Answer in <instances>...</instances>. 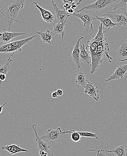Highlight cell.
Listing matches in <instances>:
<instances>
[{"label":"cell","instance_id":"cell-16","mask_svg":"<svg viewBox=\"0 0 127 156\" xmlns=\"http://www.w3.org/2000/svg\"><path fill=\"white\" fill-rule=\"evenodd\" d=\"M89 151H96V152H107V153H113L115 156H127V154L126 153L125 150V147L124 145H120L118 147H116L115 149L112 150H95V149H87V152Z\"/></svg>","mask_w":127,"mask_h":156},{"label":"cell","instance_id":"cell-24","mask_svg":"<svg viewBox=\"0 0 127 156\" xmlns=\"http://www.w3.org/2000/svg\"><path fill=\"white\" fill-rule=\"evenodd\" d=\"M12 62H13V60L9 57L4 65H2L0 64V74H7V73L10 69V64Z\"/></svg>","mask_w":127,"mask_h":156},{"label":"cell","instance_id":"cell-34","mask_svg":"<svg viewBox=\"0 0 127 156\" xmlns=\"http://www.w3.org/2000/svg\"><path fill=\"white\" fill-rule=\"evenodd\" d=\"M126 39H127V37H126Z\"/></svg>","mask_w":127,"mask_h":156},{"label":"cell","instance_id":"cell-5","mask_svg":"<svg viewBox=\"0 0 127 156\" xmlns=\"http://www.w3.org/2000/svg\"><path fill=\"white\" fill-rule=\"evenodd\" d=\"M91 12H83V13L75 14L74 13L72 15L73 16L78 18L83 23V26L88 34H90L91 32L93 33V22L96 20V17L92 16Z\"/></svg>","mask_w":127,"mask_h":156},{"label":"cell","instance_id":"cell-14","mask_svg":"<svg viewBox=\"0 0 127 156\" xmlns=\"http://www.w3.org/2000/svg\"><path fill=\"white\" fill-rule=\"evenodd\" d=\"M35 6L39 10L41 14L42 20L44 22L47 23H53L55 20V16L49 10H46L42 8L38 4L37 2H33Z\"/></svg>","mask_w":127,"mask_h":156},{"label":"cell","instance_id":"cell-9","mask_svg":"<svg viewBox=\"0 0 127 156\" xmlns=\"http://www.w3.org/2000/svg\"><path fill=\"white\" fill-rule=\"evenodd\" d=\"M50 2L52 4L53 9L56 13V17L58 23H63L67 19H68L69 17L71 16V15L67 13L65 9L62 10V9H60L56 5L54 1L52 0Z\"/></svg>","mask_w":127,"mask_h":156},{"label":"cell","instance_id":"cell-31","mask_svg":"<svg viewBox=\"0 0 127 156\" xmlns=\"http://www.w3.org/2000/svg\"><path fill=\"white\" fill-rule=\"evenodd\" d=\"M99 156H115L113 154H102V153H99Z\"/></svg>","mask_w":127,"mask_h":156},{"label":"cell","instance_id":"cell-12","mask_svg":"<svg viewBox=\"0 0 127 156\" xmlns=\"http://www.w3.org/2000/svg\"><path fill=\"white\" fill-rule=\"evenodd\" d=\"M83 39V37L81 36L78 40L77 41L75 45L73 48L72 52V54L71 55L72 59L76 64L77 68L78 69L81 67L80 59V41Z\"/></svg>","mask_w":127,"mask_h":156},{"label":"cell","instance_id":"cell-33","mask_svg":"<svg viewBox=\"0 0 127 156\" xmlns=\"http://www.w3.org/2000/svg\"><path fill=\"white\" fill-rule=\"evenodd\" d=\"M99 153H100V152L97 151V155H96V156H99Z\"/></svg>","mask_w":127,"mask_h":156},{"label":"cell","instance_id":"cell-32","mask_svg":"<svg viewBox=\"0 0 127 156\" xmlns=\"http://www.w3.org/2000/svg\"><path fill=\"white\" fill-rule=\"evenodd\" d=\"M52 96L53 98H57L58 95L57 94V93L56 92V91L52 93Z\"/></svg>","mask_w":127,"mask_h":156},{"label":"cell","instance_id":"cell-28","mask_svg":"<svg viewBox=\"0 0 127 156\" xmlns=\"http://www.w3.org/2000/svg\"><path fill=\"white\" fill-rule=\"evenodd\" d=\"M39 154L40 156H48V154L46 152L44 151H42V150L39 151Z\"/></svg>","mask_w":127,"mask_h":156},{"label":"cell","instance_id":"cell-23","mask_svg":"<svg viewBox=\"0 0 127 156\" xmlns=\"http://www.w3.org/2000/svg\"><path fill=\"white\" fill-rule=\"evenodd\" d=\"M115 4H113V10L114 11L121 10L123 11L124 10H127V0H121L117 1L115 2Z\"/></svg>","mask_w":127,"mask_h":156},{"label":"cell","instance_id":"cell-10","mask_svg":"<svg viewBox=\"0 0 127 156\" xmlns=\"http://www.w3.org/2000/svg\"><path fill=\"white\" fill-rule=\"evenodd\" d=\"M25 34V33L10 32L5 30V29H4L3 31L0 33V42L7 44L14 38L20 36L24 35Z\"/></svg>","mask_w":127,"mask_h":156},{"label":"cell","instance_id":"cell-27","mask_svg":"<svg viewBox=\"0 0 127 156\" xmlns=\"http://www.w3.org/2000/svg\"><path fill=\"white\" fill-rule=\"evenodd\" d=\"M6 78V75L5 74H0V89L2 88V83L5 81Z\"/></svg>","mask_w":127,"mask_h":156},{"label":"cell","instance_id":"cell-1","mask_svg":"<svg viewBox=\"0 0 127 156\" xmlns=\"http://www.w3.org/2000/svg\"><path fill=\"white\" fill-rule=\"evenodd\" d=\"M107 31H103L100 23L96 35L87 41L86 49L89 53L92 60L90 64L91 74L95 73L103 62V58L107 57L110 63L112 62V58L109 55L110 46L106 37Z\"/></svg>","mask_w":127,"mask_h":156},{"label":"cell","instance_id":"cell-20","mask_svg":"<svg viewBox=\"0 0 127 156\" xmlns=\"http://www.w3.org/2000/svg\"><path fill=\"white\" fill-rule=\"evenodd\" d=\"M80 61L86 64H91V58L89 53L86 50V46L84 44L80 45Z\"/></svg>","mask_w":127,"mask_h":156},{"label":"cell","instance_id":"cell-18","mask_svg":"<svg viewBox=\"0 0 127 156\" xmlns=\"http://www.w3.org/2000/svg\"><path fill=\"white\" fill-rule=\"evenodd\" d=\"M1 148L2 150H6V151H8L12 155H14L17 153H21V152H28V150L21 148L20 147L19 145H16L15 144L2 146Z\"/></svg>","mask_w":127,"mask_h":156},{"label":"cell","instance_id":"cell-22","mask_svg":"<svg viewBox=\"0 0 127 156\" xmlns=\"http://www.w3.org/2000/svg\"><path fill=\"white\" fill-rule=\"evenodd\" d=\"M88 80L86 78V75L83 72H78L75 75V83L80 85L82 88H85Z\"/></svg>","mask_w":127,"mask_h":156},{"label":"cell","instance_id":"cell-17","mask_svg":"<svg viewBox=\"0 0 127 156\" xmlns=\"http://www.w3.org/2000/svg\"><path fill=\"white\" fill-rule=\"evenodd\" d=\"M116 55L119 61H127V42L122 43L116 52Z\"/></svg>","mask_w":127,"mask_h":156},{"label":"cell","instance_id":"cell-3","mask_svg":"<svg viewBox=\"0 0 127 156\" xmlns=\"http://www.w3.org/2000/svg\"><path fill=\"white\" fill-rule=\"evenodd\" d=\"M38 37L37 35L29 37L21 40L16 41L10 43L0 46V53L12 56L18 52L22 51V47L27 43H29L33 38Z\"/></svg>","mask_w":127,"mask_h":156},{"label":"cell","instance_id":"cell-19","mask_svg":"<svg viewBox=\"0 0 127 156\" xmlns=\"http://www.w3.org/2000/svg\"><path fill=\"white\" fill-rule=\"evenodd\" d=\"M35 33L40 36L42 42L44 43H46L52 44V40L55 39L54 34L53 32H50L48 30H46L45 32L35 31Z\"/></svg>","mask_w":127,"mask_h":156},{"label":"cell","instance_id":"cell-29","mask_svg":"<svg viewBox=\"0 0 127 156\" xmlns=\"http://www.w3.org/2000/svg\"><path fill=\"white\" fill-rule=\"evenodd\" d=\"M56 92L57 93V94L58 96H61V95L63 94V91L62 90H61V89H59L57 90Z\"/></svg>","mask_w":127,"mask_h":156},{"label":"cell","instance_id":"cell-21","mask_svg":"<svg viewBox=\"0 0 127 156\" xmlns=\"http://www.w3.org/2000/svg\"><path fill=\"white\" fill-rule=\"evenodd\" d=\"M68 19L66 20L63 23H58L57 24L53 25V33L55 35L60 34L62 35V41H63L64 36V28L65 25H67Z\"/></svg>","mask_w":127,"mask_h":156},{"label":"cell","instance_id":"cell-26","mask_svg":"<svg viewBox=\"0 0 127 156\" xmlns=\"http://www.w3.org/2000/svg\"><path fill=\"white\" fill-rule=\"evenodd\" d=\"M78 132L81 137L95 138L96 140L99 139L98 136H97V134H96V133H92V132H83V131L82 132L78 131Z\"/></svg>","mask_w":127,"mask_h":156},{"label":"cell","instance_id":"cell-11","mask_svg":"<svg viewBox=\"0 0 127 156\" xmlns=\"http://www.w3.org/2000/svg\"><path fill=\"white\" fill-rule=\"evenodd\" d=\"M83 92L85 93V94H88L89 96L93 98L96 101H98L100 98L97 87L88 81H87L85 90Z\"/></svg>","mask_w":127,"mask_h":156},{"label":"cell","instance_id":"cell-2","mask_svg":"<svg viewBox=\"0 0 127 156\" xmlns=\"http://www.w3.org/2000/svg\"><path fill=\"white\" fill-rule=\"evenodd\" d=\"M25 2V0H13L6 2L4 7L0 8V12L8 22L7 31L9 32L14 22L23 23L18 20L17 17L20 10L23 8Z\"/></svg>","mask_w":127,"mask_h":156},{"label":"cell","instance_id":"cell-4","mask_svg":"<svg viewBox=\"0 0 127 156\" xmlns=\"http://www.w3.org/2000/svg\"><path fill=\"white\" fill-rule=\"evenodd\" d=\"M115 2H116L115 0H98L92 4L82 6V9L79 10H75L78 13L85 10H91V13L93 12H99L101 10L107 9L108 7L111 5L112 6L114 3Z\"/></svg>","mask_w":127,"mask_h":156},{"label":"cell","instance_id":"cell-8","mask_svg":"<svg viewBox=\"0 0 127 156\" xmlns=\"http://www.w3.org/2000/svg\"><path fill=\"white\" fill-rule=\"evenodd\" d=\"M31 128L34 129V135L35 136L36 145L37 149L38 151H44L48 154V156H54L53 154L51 153L50 150V146L48 144L47 142L43 141L41 140L40 137L39 136L36 130V125L34 124L30 126Z\"/></svg>","mask_w":127,"mask_h":156},{"label":"cell","instance_id":"cell-30","mask_svg":"<svg viewBox=\"0 0 127 156\" xmlns=\"http://www.w3.org/2000/svg\"><path fill=\"white\" fill-rule=\"evenodd\" d=\"M8 102H9V101H7V102H5L4 104H3L2 105L0 106V114H1V113H2V112L3 108L5 106V105L8 103Z\"/></svg>","mask_w":127,"mask_h":156},{"label":"cell","instance_id":"cell-25","mask_svg":"<svg viewBox=\"0 0 127 156\" xmlns=\"http://www.w3.org/2000/svg\"><path fill=\"white\" fill-rule=\"evenodd\" d=\"M71 133V139L73 142H79L81 140V136L80 135L78 134V131H75L74 130H69V131H64V134L65 135L66 134H69Z\"/></svg>","mask_w":127,"mask_h":156},{"label":"cell","instance_id":"cell-13","mask_svg":"<svg viewBox=\"0 0 127 156\" xmlns=\"http://www.w3.org/2000/svg\"><path fill=\"white\" fill-rule=\"evenodd\" d=\"M127 72V64L125 65H118L112 75L106 80L109 82L113 80H120L122 79Z\"/></svg>","mask_w":127,"mask_h":156},{"label":"cell","instance_id":"cell-7","mask_svg":"<svg viewBox=\"0 0 127 156\" xmlns=\"http://www.w3.org/2000/svg\"><path fill=\"white\" fill-rule=\"evenodd\" d=\"M64 135V132H62L60 127L56 129H50L45 132L44 136L40 137V139L43 141L47 142L56 143L60 140Z\"/></svg>","mask_w":127,"mask_h":156},{"label":"cell","instance_id":"cell-15","mask_svg":"<svg viewBox=\"0 0 127 156\" xmlns=\"http://www.w3.org/2000/svg\"><path fill=\"white\" fill-rule=\"evenodd\" d=\"M96 20L100 21L101 23H100L102 24L103 29L106 30V31L109 30L111 28H114V27L119 28V27L123 26L121 24L114 23L111 19L105 16H102L101 17L96 16Z\"/></svg>","mask_w":127,"mask_h":156},{"label":"cell","instance_id":"cell-6","mask_svg":"<svg viewBox=\"0 0 127 156\" xmlns=\"http://www.w3.org/2000/svg\"><path fill=\"white\" fill-rule=\"evenodd\" d=\"M103 16L107 17L114 23L127 26V14L126 12L119 10L117 11H108Z\"/></svg>","mask_w":127,"mask_h":156}]
</instances>
